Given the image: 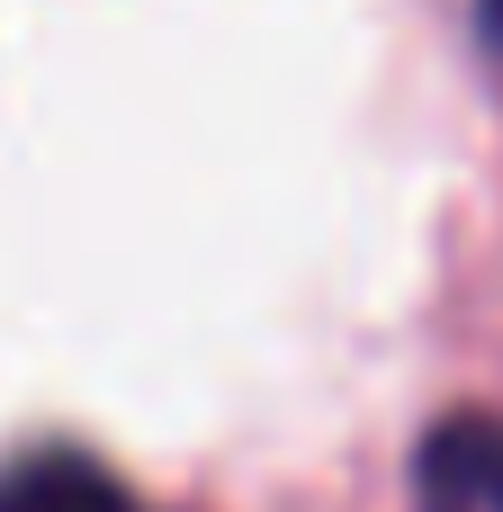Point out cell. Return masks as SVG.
<instances>
[{
	"mask_svg": "<svg viewBox=\"0 0 503 512\" xmlns=\"http://www.w3.org/2000/svg\"><path fill=\"white\" fill-rule=\"evenodd\" d=\"M414 512H503V414H450L423 432Z\"/></svg>",
	"mask_w": 503,
	"mask_h": 512,
	"instance_id": "6da1fadb",
	"label": "cell"
},
{
	"mask_svg": "<svg viewBox=\"0 0 503 512\" xmlns=\"http://www.w3.org/2000/svg\"><path fill=\"white\" fill-rule=\"evenodd\" d=\"M0 512H144V504L81 450H27L0 468Z\"/></svg>",
	"mask_w": 503,
	"mask_h": 512,
	"instance_id": "7a4b0ae2",
	"label": "cell"
},
{
	"mask_svg": "<svg viewBox=\"0 0 503 512\" xmlns=\"http://www.w3.org/2000/svg\"><path fill=\"white\" fill-rule=\"evenodd\" d=\"M477 36H486V45L503 54V0H477Z\"/></svg>",
	"mask_w": 503,
	"mask_h": 512,
	"instance_id": "3957f363",
	"label": "cell"
}]
</instances>
